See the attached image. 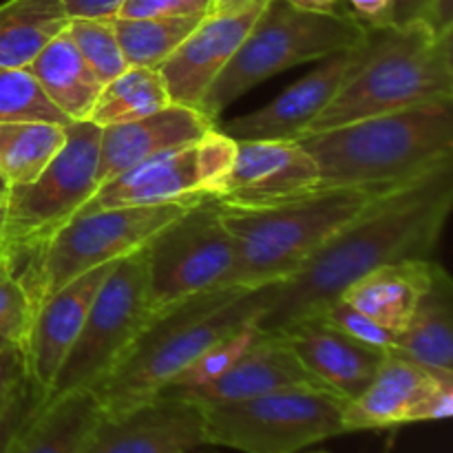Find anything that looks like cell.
Here are the masks:
<instances>
[{
	"instance_id": "33",
	"label": "cell",
	"mask_w": 453,
	"mask_h": 453,
	"mask_svg": "<svg viewBox=\"0 0 453 453\" xmlns=\"http://www.w3.org/2000/svg\"><path fill=\"white\" fill-rule=\"evenodd\" d=\"M234 155H237V140L226 135L217 127H212L195 144L199 184H202V193L208 199H215L224 193L226 181H228L230 171H233Z\"/></svg>"
},
{
	"instance_id": "16",
	"label": "cell",
	"mask_w": 453,
	"mask_h": 453,
	"mask_svg": "<svg viewBox=\"0 0 453 453\" xmlns=\"http://www.w3.org/2000/svg\"><path fill=\"white\" fill-rule=\"evenodd\" d=\"M319 168L296 140H237L233 171L215 202L268 206L317 190Z\"/></svg>"
},
{
	"instance_id": "30",
	"label": "cell",
	"mask_w": 453,
	"mask_h": 453,
	"mask_svg": "<svg viewBox=\"0 0 453 453\" xmlns=\"http://www.w3.org/2000/svg\"><path fill=\"white\" fill-rule=\"evenodd\" d=\"M0 122L71 124L27 69L0 66Z\"/></svg>"
},
{
	"instance_id": "45",
	"label": "cell",
	"mask_w": 453,
	"mask_h": 453,
	"mask_svg": "<svg viewBox=\"0 0 453 453\" xmlns=\"http://www.w3.org/2000/svg\"><path fill=\"white\" fill-rule=\"evenodd\" d=\"M4 221H7V202H4V203H0V246H3Z\"/></svg>"
},
{
	"instance_id": "6",
	"label": "cell",
	"mask_w": 453,
	"mask_h": 453,
	"mask_svg": "<svg viewBox=\"0 0 453 453\" xmlns=\"http://www.w3.org/2000/svg\"><path fill=\"white\" fill-rule=\"evenodd\" d=\"M365 29L354 13L308 12L288 0H268L233 60L208 88L202 113L217 124V118L257 84L292 66L357 47Z\"/></svg>"
},
{
	"instance_id": "5",
	"label": "cell",
	"mask_w": 453,
	"mask_h": 453,
	"mask_svg": "<svg viewBox=\"0 0 453 453\" xmlns=\"http://www.w3.org/2000/svg\"><path fill=\"white\" fill-rule=\"evenodd\" d=\"M388 190L317 188L268 206L215 202L237 246L234 286H274L295 274L327 239Z\"/></svg>"
},
{
	"instance_id": "39",
	"label": "cell",
	"mask_w": 453,
	"mask_h": 453,
	"mask_svg": "<svg viewBox=\"0 0 453 453\" xmlns=\"http://www.w3.org/2000/svg\"><path fill=\"white\" fill-rule=\"evenodd\" d=\"M124 0H62L69 18H96L106 20L118 13Z\"/></svg>"
},
{
	"instance_id": "4",
	"label": "cell",
	"mask_w": 453,
	"mask_h": 453,
	"mask_svg": "<svg viewBox=\"0 0 453 453\" xmlns=\"http://www.w3.org/2000/svg\"><path fill=\"white\" fill-rule=\"evenodd\" d=\"M264 308V288H219L162 310L131 345L115 370L93 389L102 416L149 403L224 336L255 323Z\"/></svg>"
},
{
	"instance_id": "26",
	"label": "cell",
	"mask_w": 453,
	"mask_h": 453,
	"mask_svg": "<svg viewBox=\"0 0 453 453\" xmlns=\"http://www.w3.org/2000/svg\"><path fill=\"white\" fill-rule=\"evenodd\" d=\"M69 25L62 0L0 3V66L25 69Z\"/></svg>"
},
{
	"instance_id": "38",
	"label": "cell",
	"mask_w": 453,
	"mask_h": 453,
	"mask_svg": "<svg viewBox=\"0 0 453 453\" xmlns=\"http://www.w3.org/2000/svg\"><path fill=\"white\" fill-rule=\"evenodd\" d=\"M25 379V357H22L20 345L3 349L0 352V410L7 405L12 394Z\"/></svg>"
},
{
	"instance_id": "17",
	"label": "cell",
	"mask_w": 453,
	"mask_h": 453,
	"mask_svg": "<svg viewBox=\"0 0 453 453\" xmlns=\"http://www.w3.org/2000/svg\"><path fill=\"white\" fill-rule=\"evenodd\" d=\"M277 334L323 388L348 403L365 392L385 357L383 349L352 339L319 317L290 323Z\"/></svg>"
},
{
	"instance_id": "28",
	"label": "cell",
	"mask_w": 453,
	"mask_h": 453,
	"mask_svg": "<svg viewBox=\"0 0 453 453\" xmlns=\"http://www.w3.org/2000/svg\"><path fill=\"white\" fill-rule=\"evenodd\" d=\"M66 140V127L51 122H0V173L12 186L29 184Z\"/></svg>"
},
{
	"instance_id": "48",
	"label": "cell",
	"mask_w": 453,
	"mask_h": 453,
	"mask_svg": "<svg viewBox=\"0 0 453 453\" xmlns=\"http://www.w3.org/2000/svg\"><path fill=\"white\" fill-rule=\"evenodd\" d=\"M186 453H193V451H186Z\"/></svg>"
},
{
	"instance_id": "31",
	"label": "cell",
	"mask_w": 453,
	"mask_h": 453,
	"mask_svg": "<svg viewBox=\"0 0 453 453\" xmlns=\"http://www.w3.org/2000/svg\"><path fill=\"white\" fill-rule=\"evenodd\" d=\"M66 34L73 40L78 51L82 53L87 65L91 66L102 84L111 82L128 69L127 58H124L118 35L111 25V18H106V20L69 18Z\"/></svg>"
},
{
	"instance_id": "41",
	"label": "cell",
	"mask_w": 453,
	"mask_h": 453,
	"mask_svg": "<svg viewBox=\"0 0 453 453\" xmlns=\"http://www.w3.org/2000/svg\"><path fill=\"white\" fill-rule=\"evenodd\" d=\"M354 9V16L363 25H383L389 18L392 0H348Z\"/></svg>"
},
{
	"instance_id": "21",
	"label": "cell",
	"mask_w": 453,
	"mask_h": 453,
	"mask_svg": "<svg viewBox=\"0 0 453 453\" xmlns=\"http://www.w3.org/2000/svg\"><path fill=\"white\" fill-rule=\"evenodd\" d=\"M202 197L206 195L202 193V184H199L193 144L146 159L133 166L131 171L106 181L93 193V197L84 203L78 215L104 211V208L157 206V203Z\"/></svg>"
},
{
	"instance_id": "8",
	"label": "cell",
	"mask_w": 453,
	"mask_h": 453,
	"mask_svg": "<svg viewBox=\"0 0 453 453\" xmlns=\"http://www.w3.org/2000/svg\"><path fill=\"white\" fill-rule=\"evenodd\" d=\"M102 128L91 122L66 124L56 157L29 184L12 186L0 252L13 270L69 224L97 190Z\"/></svg>"
},
{
	"instance_id": "10",
	"label": "cell",
	"mask_w": 453,
	"mask_h": 453,
	"mask_svg": "<svg viewBox=\"0 0 453 453\" xmlns=\"http://www.w3.org/2000/svg\"><path fill=\"white\" fill-rule=\"evenodd\" d=\"M150 317L203 295L234 288L237 246L212 199H199L144 246Z\"/></svg>"
},
{
	"instance_id": "12",
	"label": "cell",
	"mask_w": 453,
	"mask_h": 453,
	"mask_svg": "<svg viewBox=\"0 0 453 453\" xmlns=\"http://www.w3.org/2000/svg\"><path fill=\"white\" fill-rule=\"evenodd\" d=\"M453 414V372L423 365L405 354L385 352L365 392L345 403L343 427L349 432L445 420Z\"/></svg>"
},
{
	"instance_id": "11",
	"label": "cell",
	"mask_w": 453,
	"mask_h": 453,
	"mask_svg": "<svg viewBox=\"0 0 453 453\" xmlns=\"http://www.w3.org/2000/svg\"><path fill=\"white\" fill-rule=\"evenodd\" d=\"M150 321L144 248L124 257L97 290L78 339L56 376L49 401L66 392L96 389L131 349Z\"/></svg>"
},
{
	"instance_id": "40",
	"label": "cell",
	"mask_w": 453,
	"mask_h": 453,
	"mask_svg": "<svg viewBox=\"0 0 453 453\" xmlns=\"http://www.w3.org/2000/svg\"><path fill=\"white\" fill-rule=\"evenodd\" d=\"M432 4L434 0H392L388 22H392V25H407V22L423 20V16L429 12Z\"/></svg>"
},
{
	"instance_id": "9",
	"label": "cell",
	"mask_w": 453,
	"mask_h": 453,
	"mask_svg": "<svg viewBox=\"0 0 453 453\" xmlns=\"http://www.w3.org/2000/svg\"><path fill=\"white\" fill-rule=\"evenodd\" d=\"M345 403L327 389H283L199 407L206 445L243 453H296L345 434Z\"/></svg>"
},
{
	"instance_id": "13",
	"label": "cell",
	"mask_w": 453,
	"mask_h": 453,
	"mask_svg": "<svg viewBox=\"0 0 453 453\" xmlns=\"http://www.w3.org/2000/svg\"><path fill=\"white\" fill-rule=\"evenodd\" d=\"M265 4L268 0H250L242 7L203 16L193 34L157 66L173 104L202 113L208 88L233 60Z\"/></svg>"
},
{
	"instance_id": "22",
	"label": "cell",
	"mask_w": 453,
	"mask_h": 453,
	"mask_svg": "<svg viewBox=\"0 0 453 453\" xmlns=\"http://www.w3.org/2000/svg\"><path fill=\"white\" fill-rule=\"evenodd\" d=\"M436 261L405 259L385 264L354 281L341 299L392 332H403L429 288Z\"/></svg>"
},
{
	"instance_id": "18",
	"label": "cell",
	"mask_w": 453,
	"mask_h": 453,
	"mask_svg": "<svg viewBox=\"0 0 453 453\" xmlns=\"http://www.w3.org/2000/svg\"><path fill=\"white\" fill-rule=\"evenodd\" d=\"M212 127L217 124L199 111L168 104L166 109L142 119L102 128L97 188L146 159L197 144Z\"/></svg>"
},
{
	"instance_id": "29",
	"label": "cell",
	"mask_w": 453,
	"mask_h": 453,
	"mask_svg": "<svg viewBox=\"0 0 453 453\" xmlns=\"http://www.w3.org/2000/svg\"><path fill=\"white\" fill-rule=\"evenodd\" d=\"M202 20L203 16L111 18V25L128 66L157 69Z\"/></svg>"
},
{
	"instance_id": "25",
	"label": "cell",
	"mask_w": 453,
	"mask_h": 453,
	"mask_svg": "<svg viewBox=\"0 0 453 453\" xmlns=\"http://www.w3.org/2000/svg\"><path fill=\"white\" fill-rule=\"evenodd\" d=\"M394 349L423 365L453 372V283L441 264Z\"/></svg>"
},
{
	"instance_id": "32",
	"label": "cell",
	"mask_w": 453,
	"mask_h": 453,
	"mask_svg": "<svg viewBox=\"0 0 453 453\" xmlns=\"http://www.w3.org/2000/svg\"><path fill=\"white\" fill-rule=\"evenodd\" d=\"M261 332L257 330L255 323L242 327V330L233 332V334L224 336L217 343H212L206 352L199 354L171 385L166 392H184V389H197L202 385L212 383L219 379L224 372H228L234 363L239 361L243 352L259 339Z\"/></svg>"
},
{
	"instance_id": "44",
	"label": "cell",
	"mask_w": 453,
	"mask_h": 453,
	"mask_svg": "<svg viewBox=\"0 0 453 453\" xmlns=\"http://www.w3.org/2000/svg\"><path fill=\"white\" fill-rule=\"evenodd\" d=\"M9 190H12V184H9V181H7V177H4L3 173H0V203H4V202H7V197H9Z\"/></svg>"
},
{
	"instance_id": "36",
	"label": "cell",
	"mask_w": 453,
	"mask_h": 453,
	"mask_svg": "<svg viewBox=\"0 0 453 453\" xmlns=\"http://www.w3.org/2000/svg\"><path fill=\"white\" fill-rule=\"evenodd\" d=\"M212 0H124L113 18H177L206 16Z\"/></svg>"
},
{
	"instance_id": "42",
	"label": "cell",
	"mask_w": 453,
	"mask_h": 453,
	"mask_svg": "<svg viewBox=\"0 0 453 453\" xmlns=\"http://www.w3.org/2000/svg\"><path fill=\"white\" fill-rule=\"evenodd\" d=\"M288 3L308 12H332L336 0H288Z\"/></svg>"
},
{
	"instance_id": "19",
	"label": "cell",
	"mask_w": 453,
	"mask_h": 453,
	"mask_svg": "<svg viewBox=\"0 0 453 453\" xmlns=\"http://www.w3.org/2000/svg\"><path fill=\"white\" fill-rule=\"evenodd\" d=\"M283 389H326L308 370L281 334H264L239 357L228 372L212 383L184 392H164L197 405L234 403L265 396ZM330 392V389H327Z\"/></svg>"
},
{
	"instance_id": "24",
	"label": "cell",
	"mask_w": 453,
	"mask_h": 453,
	"mask_svg": "<svg viewBox=\"0 0 453 453\" xmlns=\"http://www.w3.org/2000/svg\"><path fill=\"white\" fill-rule=\"evenodd\" d=\"M25 69L34 75L44 96L69 122L88 119L104 87L69 38L66 29L49 40L47 47Z\"/></svg>"
},
{
	"instance_id": "46",
	"label": "cell",
	"mask_w": 453,
	"mask_h": 453,
	"mask_svg": "<svg viewBox=\"0 0 453 453\" xmlns=\"http://www.w3.org/2000/svg\"><path fill=\"white\" fill-rule=\"evenodd\" d=\"M12 345H18V343H13V341L9 339V336L0 334V352H3V349H7V348H12Z\"/></svg>"
},
{
	"instance_id": "35",
	"label": "cell",
	"mask_w": 453,
	"mask_h": 453,
	"mask_svg": "<svg viewBox=\"0 0 453 453\" xmlns=\"http://www.w3.org/2000/svg\"><path fill=\"white\" fill-rule=\"evenodd\" d=\"M319 319L327 321L330 326L339 327L341 332H345L352 339L361 341V343L372 345V348H379L383 352H389L396 345V332L388 330L380 323H376L374 319L363 314L361 310H357L354 305H349L345 299L332 301L330 305L321 310L317 314Z\"/></svg>"
},
{
	"instance_id": "7",
	"label": "cell",
	"mask_w": 453,
	"mask_h": 453,
	"mask_svg": "<svg viewBox=\"0 0 453 453\" xmlns=\"http://www.w3.org/2000/svg\"><path fill=\"white\" fill-rule=\"evenodd\" d=\"M197 202L181 199L157 206L104 208L73 217L16 270L34 310L80 274L142 250L164 226Z\"/></svg>"
},
{
	"instance_id": "34",
	"label": "cell",
	"mask_w": 453,
	"mask_h": 453,
	"mask_svg": "<svg viewBox=\"0 0 453 453\" xmlns=\"http://www.w3.org/2000/svg\"><path fill=\"white\" fill-rule=\"evenodd\" d=\"M31 317H34V305L29 295L13 265L0 252V334L9 336L22 349Z\"/></svg>"
},
{
	"instance_id": "2",
	"label": "cell",
	"mask_w": 453,
	"mask_h": 453,
	"mask_svg": "<svg viewBox=\"0 0 453 453\" xmlns=\"http://www.w3.org/2000/svg\"><path fill=\"white\" fill-rule=\"evenodd\" d=\"M365 27L339 91L299 140L358 119L453 100V31L438 34L425 20Z\"/></svg>"
},
{
	"instance_id": "23",
	"label": "cell",
	"mask_w": 453,
	"mask_h": 453,
	"mask_svg": "<svg viewBox=\"0 0 453 453\" xmlns=\"http://www.w3.org/2000/svg\"><path fill=\"white\" fill-rule=\"evenodd\" d=\"M100 418L102 407L91 389L66 392L34 411L7 453H84Z\"/></svg>"
},
{
	"instance_id": "37",
	"label": "cell",
	"mask_w": 453,
	"mask_h": 453,
	"mask_svg": "<svg viewBox=\"0 0 453 453\" xmlns=\"http://www.w3.org/2000/svg\"><path fill=\"white\" fill-rule=\"evenodd\" d=\"M38 401H35L34 392H31L27 379L22 380L16 388V392L12 394V398L7 401V405L0 410V453H7L12 447L13 438L18 436V432L22 429V425L34 416V411L38 410Z\"/></svg>"
},
{
	"instance_id": "3",
	"label": "cell",
	"mask_w": 453,
	"mask_h": 453,
	"mask_svg": "<svg viewBox=\"0 0 453 453\" xmlns=\"http://www.w3.org/2000/svg\"><path fill=\"white\" fill-rule=\"evenodd\" d=\"M299 142L317 188L394 190L453 159V100L358 119Z\"/></svg>"
},
{
	"instance_id": "47",
	"label": "cell",
	"mask_w": 453,
	"mask_h": 453,
	"mask_svg": "<svg viewBox=\"0 0 453 453\" xmlns=\"http://www.w3.org/2000/svg\"><path fill=\"white\" fill-rule=\"evenodd\" d=\"M312 453H327V451H312Z\"/></svg>"
},
{
	"instance_id": "1",
	"label": "cell",
	"mask_w": 453,
	"mask_h": 453,
	"mask_svg": "<svg viewBox=\"0 0 453 453\" xmlns=\"http://www.w3.org/2000/svg\"><path fill=\"white\" fill-rule=\"evenodd\" d=\"M451 208L453 159L416 181L379 195L295 274L264 288L257 330L277 334L290 323L317 317L354 281L380 265L432 259Z\"/></svg>"
},
{
	"instance_id": "43",
	"label": "cell",
	"mask_w": 453,
	"mask_h": 453,
	"mask_svg": "<svg viewBox=\"0 0 453 453\" xmlns=\"http://www.w3.org/2000/svg\"><path fill=\"white\" fill-rule=\"evenodd\" d=\"M246 3H250V0H212V12H228V9L242 7Z\"/></svg>"
},
{
	"instance_id": "20",
	"label": "cell",
	"mask_w": 453,
	"mask_h": 453,
	"mask_svg": "<svg viewBox=\"0 0 453 453\" xmlns=\"http://www.w3.org/2000/svg\"><path fill=\"white\" fill-rule=\"evenodd\" d=\"M354 49L357 47L326 58L321 66L303 75L281 96L252 113L230 119L226 127H221V131L233 140H299L303 128L326 109L327 102L339 91L345 71L352 65Z\"/></svg>"
},
{
	"instance_id": "27",
	"label": "cell",
	"mask_w": 453,
	"mask_h": 453,
	"mask_svg": "<svg viewBox=\"0 0 453 453\" xmlns=\"http://www.w3.org/2000/svg\"><path fill=\"white\" fill-rule=\"evenodd\" d=\"M173 104L162 73L150 66H128L124 73L106 82L93 104L87 122L106 128L133 122Z\"/></svg>"
},
{
	"instance_id": "15",
	"label": "cell",
	"mask_w": 453,
	"mask_h": 453,
	"mask_svg": "<svg viewBox=\"0 0 453 453\" xmlns=\"http://www.w3.org/2000/svg\"><path fill=\"white\" fill-rule=\"evenodd\" d=\"M206 445L202 407L159 394L115 416H102L84 453H186Z\"/></svg>"
},
{
	"instance_id": "14",
	"label": "cell",
	"mask_w": 453,
	"mask_h": 453,
	"mask_svg": "<svg viewBox=\"0 0 453 453\" xmlns=\"http://www.w3.org/2000/svg\"><path fill=\"white\" fill-rule=\"evenodd\" d=\"M115 264L118 261H111L80 274L34 310L29 332L22 343V357H25L27 383L40 407L49 401L58 372L82 330L97 290Z\"/></svg>"
}]
</instances>
